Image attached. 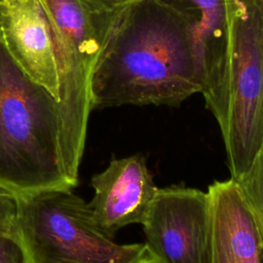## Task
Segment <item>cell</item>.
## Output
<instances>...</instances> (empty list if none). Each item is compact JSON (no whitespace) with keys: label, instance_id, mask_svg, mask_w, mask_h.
<instances>
[{"label":"cell","instance_id":"cell-11","mask_svg":"<svg viewBox=\"0 0 263 263\" xmlns=\"http://www.w3.org/2000/svg\"><path fill=\"white\" fill-rule=\"evenodd\" d=\"M233 180L253 216L263 242V145L249 168Z\"/></svg>","mask_w":263,"mask_h":263},{"label":"cell","instance_id":"cell-13","mask_svg":"<svg viewBox=\"0 0 263 263\" xmlns=\"http://www.w3.org/2000/svg\"><path fill=\"white\" fill-rule=\"evenodd\" d=\"M0 230L16 231V199L11 193L0 189Z\"/></svg>","mask_w":263,"mask_h":263},{"label":"cell","instance_id":"cell-9","mask_svg":"<svg viewBox=\"0 0 263 263\" xmlns=\"http://www.w3.org/2000/svg\"><path fill=\"white\" fill-rule=\"evenodd\" d=\"M213 222L212 263H263V242L235 181L208 188Z\"/></svg>","mask_w":263,"mask_h":263},{"label":"cell","instance_id":"cell-1","mask_svg":"<svg viewBox=\"0 0 263 263\" xmlns=\"http://www.w3.org/2000/svg\"><path fill=\"white\" fill-rule=\"evenodd\" d=\"M203 89L196 21L162 0H125L91 76V107H178Z\"/></svg>","mask_w":263,"mask_h":263},{"label":"cell","instance_id":"cell-7","mask_svg":"<svg viewBox=\"0 0 263 263\" xmlns=\"http://www.w3.org/2000/svg\"><path fill=\"white\" fill-rule=\"evenodd\" d=\"M90 185L92 215L113 237L125 226L143 224L159 189L141 154L112 159L103 172L92 176Z\"/></svg>","mask_w":263,"mask_h":263},{"label":"cell","instance_id":"cell-5","mask_svg":"<svg viewBox=\"0 0 263 263\" xmlns=\"http://www.w3.org/2000/svg\"><path fill=\"white\" fill-rule=\"evenodd\" d=\"M48 16L58 57L60 105L65 123V166L78 177L91 107V76L115 10H99L84 0H40Z\"/></svg>","mask_w":263,"mask_h":263},{"label":"cell","instance_id":"cell-4","mask_svg":"<svg viewBox=\"0 0 263 263\" xmlns=\"http://www.w3.org/2000/svg\"><path fill=\"white\" fill-rule=\"evenodd\" d=\"M15 199L16 231L30 263H156L145 242H116L73 189Z\"/></svg>","mask_w":263,"mask_h":263},{"label":"cell","instance_id":"cell-8","mask_svg":"<svg viewBox=\"0 0 263 263\" xmlns=\"http://www.w3.org/2000/svg\"><path fill=\"white\" fill-rule=\"evenodd\" d=\"M0 36L18 67L60 101L57 49L40 0H0Z\"/></svg>","mask_w":263,"mask_h":263},{"label":"cell","instance_id":"cell-6","mask_svg":"<svg viewBox=\"0 0 263 263\" xmlns=\"http://www.w3.org/2000/svg\"><path fill=\"white\" fill-rule=\"evenodd\" d=\"M156 263H212L210 195L196 188H159L143 222Z\"/></svg>","mask_w":263,"mask_h":263},{"label":"cell","instance_id":"cell-2","mask_svg":"<svg viewBox=\"0 0 263 263\" xmlns=\"http://www.w3.org/2000/svg\"><path fill=\"white\" fill-rule=\"evenodd\" d=\"M60 101L14 62L0 36V189L14 196L73 189Z\"/></svg>","mask_w":263,"mask_h":263},{"label":"cell","instance_id":"cell-10","mask_svg":"<svg viewBox=\"0 0 263 263\" xmlns=\"http://www.w3.org/2000/svg\"><path fill=\"white\" fill-rule=\"evenodd\" d=\"M189 11L196 21V34L204 102L220 89L226 70L227 15L225 0H162Z\"/></svg>","mask_w":263,"mask_h":263},{"label":"cell","instance_id":"cell-12","mask_svg":"<svg viewBox=\"0 0 263 263\" xmlns=\"http://www.w3.org/2000/svg\"><path fill=\"white\" fill-rule=\"evenodd\" d=\"M0 263H30L17 232L0 230Z\"/></svg>","mask_w":263,"mask_h":263},{"label":"cell","instance_id":"cell-3","mask_svg":"<svg viewBox=\"0 0 263 263\" xmlns=\"http://www.w3.org/2000/svg\"><path fill=\"white\" fill-rule=\"evenodd\" d=\"M226 70L218 92L204 102L217 120L232 179L263 145V0H225Z\"/></svg>","mask_w":263,"mask_h":263},{"label":"cell","instance_id":"cell-14","mask_svg":"<svg viewBox=\"0 0 263 263\" xmlns=\"http://www.w3.org/2000/svg\"><path fill=\"white\" fill-rule=\"evenodd\" d=\"M87 2L90 6H92L96 9L99 10H105V11H113L117 8V6L125 1V0H84Z\"/></svg>","mask_w":263,"mask_h":263}]
</instances>
